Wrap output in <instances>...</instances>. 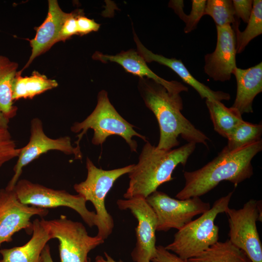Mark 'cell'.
Instances as JSON below:
<instances>
[{
	"label": "cell",
	"instance_id": "18",
	"mask_svg": "<svg viewBox=\"0 0 262 262\" xmlns=\"http://www.w3.org/2000/svg\"><path fill=\"white\" fill-rule=\"evenodd\" d=\"M236 78V98L232 107L242 115L253 112L254 98L262 92V63L246 69L236 67L232 72Z\"/></svg>",
	"mask_w": 262,
	"mask_h": 262
},
{
	"label": "cell",
	"instance_id": "29",
	"mask_svg": "<svg viewBox=\"0 0 262 262\" xmlns=\"http://www.w3.org/2000/svg\"><path fill=\"white\" fill-rule=\"evenodd\" d=\"M82 11L81 10H77L68 14L62 26L58 42L65 41L72 35L78 34L77 17Z\"/></svg>",
	"mask_w": 262,
	"mask_h": 262
},
{
	"label": "cell",
	"instance_id": "16",
	"mask_svg": "<svg viewBox=\"0 0 262 262\" xmlns=\"http://www.w3.org/2000/svg\"><path fill=\"white\" fill-rule=\"evenodd\" d=\"M134 40L136 44L137 51L143 57L146 62H156L169 67L184 82L195 89L202 98L213 99L220 101L230 99V96L229 93L220 91H213L195 78L181 60L176 58H168L163 55L154 53L142 44L135 33H134Z\"/></svg>",
	"mask_w": 262,
	"mask_h": 262
},
{
	"label": "cell",
	"instance_id": "8",
	"mask_svg": "<svg viewBox=\"0 0 262 262\" xmlns=\"http://www.w3.org/2000/svg\"><path fill=\"white\" fill-rule=\"evenodd\" d=\"M23 204L48 209L66 207L73 209L90 228L96 226V215L86 207V201L81 195H72L64 190H55L25 179L18 180L14 189Z\"/></svg>",
	"mask_w": 262,
	"mask_h": 262
},
{
	"label": "cell",
	"instance_id": "3",
	"mask_svg": "<svg viewBox=\"0 0 262 262\" xmlns=\"http://www.w3.org/2000/svg\"><path fill=\"white\" fill-rule=\"evenodd\" d=\"M196 144L187 143L174 149H159L147 141L143 147L137 164L128 173L129 186L125 199L146 198L164 183L173 179L172 174L180 164L184 166L194 151Z\"/></svg>",
	"mask_w": 262,
	"mask_h": 262
},
{
	"label": "cell",
	"instance_id": "10",
	"mask_svg": "<svg viewBox=\"0 0 262 262\" xmlns=\"http://www.w3.org/2000/svg\"><path fill=\"white\" fill-rule=\"evenodd\" d=\"M146 199L156 214V231H167L172 229L179 230L191 222L194 217L203 213L211 207L209 202L203 201L199 197L181 200L157 190Z\"/></svg>",
	"mask_w": 262,
	"mask_h": 262
},
{
	"label": "cell",
	"instance_id": "4",
	"mask_svg": "<svg viewBox=\"0 0 262 262\" xmlns=\"http://www.w3.org/2000/svg\"><path fill=\"white\" fill-rule=\"evenodd\" d=\"M233 192L216 200L211 208L192 220L175 234L165 248L184 260L194 257L218 241L219 228L214 222L217 215L226 213Z\"/></svg>",
	"mask_w": 262,
	"mask_h": 262
},
{
	"label": "cell",
	"instance_id": "24",
	"mask_svg": "<svg viewBox=\"0 0 262 262\" xmlns=\"http://www.w3.org/2000/svg\"><path fill=\"white\" fill-rule=\"evenodd\" d=\"M245 30L239 29V22L233 25L236 39L237 53H242L246 46L254 38L262 33V0H253V9L251 16Z\"/></svg>",
	"mask_w": 262,
	"mask_h": 262
},
{
	"label": "cell",
	"instance_id": "11",
	"mask_svg": "<svg viewBox=\"0 0 262 262\" xmlns=\"http://www.w3.org/2000/svg\"><path fill=\"white\" fill-rule=\"evenodd\" d=\"M30 133L29 142L20 148L13 169L14 174L5 187L7 190H14L25 166L49 151L58 150L67 155H74L75 159H82L80 148L72 145L70 137L66 136L56 139L48 137L44 131L41 120L38 118L31 120Z\"/></svg>",
	"mask_w": 262,
	"mask_h": 262
},
{
	"label": "cell",
	"instance_id": "2",
	"mask_svg": "<svg viewBox=\"0 0 262 262\" xmlns=\"http://www.w3.org/2000/svg\"><path fill=\"white\" fill-rule=\"evenodd\" d=\"M262 149V141L229 151L225 147L217 157L200 169L185 171V184L176 197L183 200L203 196L222 181L235 185L253 174L251 161Z\"/></svg>",
	"mask_w": 262,
	"mask_h": 262
},
{
	"label": "cell",
	"instance_id": "35",
	"mask_svg": "<svg viewBox=\"0 0 262 262\" xmlns=\"http://www.w3.org/2000/svg\"><path fill=\"white\" fill-rule=\"evenodd\" d=\"M104 258L101 255H98L95 258V262H122L121 261H116L110 256L107 252H104Z\"/></svg>",
	"mask_w": 262,
	"mask_h": 262
},
{
	"label": "cell",
	"instance_id": "17",
	"mask_svg": "<svg viewBox=\"0 0 262 262\" xmlns=\"http://www.w3.org/2000/svg\"><path fill=\"white\" fill-rule=\"evenodd\" d=\"M48 3L47 16L37 28L34 38L30 41L32 53L23 70L27 68L36 57L48 50L58 42L62 26L68 13L62 11L56 0H49Z\"/></svg>",
	"mask_w": 262,
	"mask_h": 262
},
{
	"label": "cell",
	"instance_id": "15",
	"mask_svg": "<svg viewBox=\"0 0 262 262\" xmlns=\"http://www.w3.org/2000/svg\"><path fill=\"white\" fill-rule=\"evenodd\" d=\"M92 58L103 63L112 62L120 65L127 72L142 78L152 80L164 86L169 93L180 94L182 92H187L188 89L180 82L168 81L158 76L147 66L143 57L137 51L131 49L121 51L115 55L104 54L96 52Z\"/></svg>",
	"mask_w": 262,
	"mask_h": 262
},
{
	"label": "cell",
	"instance_id": "23",
	"mask_svg": "<svg viewBox=\"0 0 262 262\" xmlns=\"http://www.w3.org/2000/svg\"><path fill=\"white\" fill-rule=\"evenodd\" d=\"M188 262H252L246 254L228 239L217 242Z\"/></svg>",
	"mask_w": 262,
	"mask_h": 262
},
{
	"label": "cell",
	"instance_id": "37",
	"mask_svg": "<svg viewBox=\"0 0 262 262\" xmlns=\"http://www.w3.org/2000/svg\"><path fill=\"white\" fill-rule=\"evenodd\" d=\"M87 262H91V260L90 258H88Z\"/></svg>",
	"mask_w": 262,
	"mask_h": 262
},
{
	"label": "cell",
	"instance_id": "33",
	"mask_svg": "<svg viewBox=\"0 0 262 262\" xmlns=\"http://www.w3.org/2000/svg\"><path fill=\"white\" fill-rule=\"evenodd\" d=\"M169 6L173 8L179 17L186 22L187 15L183 11V0H171L169 3Z\"/></svg>",
	"mask_w": 262,
	"mask_h": 262
},
{
	"label": "cell",
	"instance_id": "34",
	"mask_svg": "<svg viewBox=\"0 0 262 262\" xmlns=\"http://www.w3.org/2000/svg\"><path fill=\"white\" fill-rule=\"evenodd\" d=\"M41 262H54L51 256L50 247L48 244L42 252Z\"/></svg>",
	"mask_w": 262,
	"mask_h": 262
},
{
	"label": "cell",
	"instance_id": "32",
	"mask_svg": "<svg viewBox=\"0 0 262 262\" xmlns=\"http://www.w3.org/2000/svg\"><path fill=\"white\" fill-rule=\"evenodd\" d=\"M152 262H188L166 250L162 246H156V254Z\"/></svg>",
	"mask_w": 262,
	"mask_h": 262
},
{
	"label": "cell",
	"instance_id": "28",
	"mask_svg": "<svg viewBox=\"0 0 262 262\" xmlns=\"http://www.w3.org/2000/svg\"><path fill=\"white\" fill-rule=\"evenodd\" d=\"M206 1L205 0H192V10L190 14L187 15L184 28L185 33H188L196 29L199 20L205 15Z\"/></svg>",
	"mask_w": 262,
	"mask_h": 262
},
{
	"label": "cell",
	"instance_id": "25",
	"mask_svg": "<svg viewBox=\"0 0 262 262\" xmlns=\"http://www.w3.org/2000/svg\"><path fill=\"white\" fill-rule=\"evenodd\" d=\"M262 125L245 121L240 123L228 137L225 147L229 151H234L262 140Z\"/></svg>",
	"mask_w": 262,
	"mask_h": 262
},
{
	"label": "cell",
	"instance_id": "19",
	"mask_svg": "<svg viewBox=\"0 0 262 262\" xmlns=\"http://www.w3.org/2000/svg\"><path fill=\"white\" fill-rule=\"evenodd\" d=\"M32 233L31 239L22 246L0 249V262H41L42 252L52 238L38 218L33 222Z\"/></svg>",
	"mask_w": 262,
	"mask_h": 262
},
{
	"label": "cell",
	"instance_id": "12",
	"mask_svg": "<svg viewBox=\"0 0 262 262\" xmlns=\"http://www.w3.org/2000/svg\"><path fill=\"white\" fill-rule=\"evenodd\" d=\"M116 204L121 210H129L137 219L136 242L131 257L134 262H150L156 254L157 217L146 198L134 197L120 199Z\"/></svg>",
	"mask_w": 262,
	"mask_h": 262
},
{
	"label": "cell",
	"instance_id": "14",
	"mask_svg": "<svg viewBox=\"0 0 262 262\" xmlns=\"http://www.w3.org/2000/svg\"><path fill=\"white\" fill-rule=\"evenodd\" d=\"M217 41L215 50L204 57L205 73L214 81H229L236 64L235 34L231 25L216 26Z\"/></svg>",
	"mask_w": 262,
	"mask_h": 262
},
{
	"label": "cell",
	"instance_id": "30",
	"mask_svg": "<svg viewBox=\"0 0 262 262\" xmlns=\"http://www.w3.org/2000/svg\"><path fill=\"white\" fill-rule=\"evenodd\" d=\"M232 2L236 17L247 23L252 12L253 0H233Z\"/></svg>",
	"mask_w": 262,
	"mask_h": 262
},
{
	"label": "cell",
	"instance_id": "31",
	"mask_svg": "<svg viewBox=\"0 0 262 262\" xmlns=\"http://www.w3.org/2000/svg\"><path fill=\"white\" fill-rule=\"evenodd\" d=\"M77 26L78 34L82 36L98 31L100 25L94 20L83 16L82 11L77 17Z\"/></svg>",
	"mask_w": 262,
	"mask_h": 262
},
{
	"label": "cell",
	"instance_id": "22",
	"mask_svg": "<svg viewBox=\"0 0 262 262\" xmlns=\"http://www.w3.org/2000/svg\"><path fill=\"white\" fill-rule=\"evenodd\" d=\"M18 64L0 55V110L9 119L16 114L17 108L13 105V83Z\"/></svg>",
	"mask_w": 262,
	"mask_h": 262
},
{
	"label": "cell",
	"instance_id": "27",
	"mask_svg": "<svg viewBox=\"0 0 262 262\" xmlns=\"http://www.w3.org/2000/svg\"><path fill=\"white\" fill-rule=\"evenodd\" d=\"M20 151L8 129L0 128V169L6 163L17 157Z\"/></svg>",
	"mask_w": 262,
	"mask_h": 262
},
{
	"label": "cell",
	"instance_id": "20",
	"mask_svg": "<svg viewBox=\"0 0 262 262\" xmlns=\"http://www.w3.org/2000/svg\"><path fill=\"white\" fill-rule=\"evenodd\" d=\"M21 71L17 72L12 87L13 100L20 98H33L47 90L58 86L54 80L48 79L36 71L29 77H22Z\"/></svg>",
	"mask_w": 262,
	"mask_h": 262
},
{
	"label": "cell",
	"instance_id": "1",
	"mask_svg": "<svg viewBox=\"0 0 262 262\" xmlns=\"http://www.w3.org/2000/svg\"><path fill=\"white\" fill-rule=\"evenodd\" d=\"M139 87L146 106L153 112L159 124L157 148L172 149L179 145V136L188 143L207 147L209 138L181 113L183 102L180 94L169 93L161 84L145 78H140Z\"/></svg>",
	"mask_w": 262,
	"mask_h": 262
},
{
	"label": "cell",
	"instance_id": "21",
	"mask_svg": "<svg viewBox=\"0 0 262 262\" xmlns=\"http://www.w3.org/2000/svg\"><path fill=\"white\" fill-rule=\"evenodd\" d=\"M206 104L214 131L226 138L244 121L242 115L237 109L227 107L221 101L206 99Z\"/></svg>",
	"mask_w": 262,
	"mask_h": 262
},
{
	"label": "cell",
	"instance_id": "6",
	"mask_svg": "<svg viewBox=\"0 0 262 262\" xmlns=\"http://www.w3.org/2000/svg\"><path fill=\"white\" fill-rule=\"evenodd\" d=\"M134 164L112 170H103L96 167L92 161L87 157L86 167L87 171L86 179L74 185L78 194L87 201L91 202L96 210V223L98 228L97 236L104 240L112 233L114 222L112 216L105 207L106 196L112 188L115 182L121 176L129 173Z\"/></svg>",
	"mask_w": 262,
	"mask_h": 262
},
{
	"label": "cell",
	"instance_id": "9",
	"mask_svg": "<svg viewBox=\"0 0 262 262\" xmlns=\"http://www.w3.org/2000/svg\"><path fill=\"white\" fill-rule=\"evenodd\" d=\"M260 201L251 199L242 208H229V240L244 251L252 262H262V245L256 223L262 221Z\"/></svg>",
	"mask_w": 262,
	"mask_h": 262
},
{
	"label": "cell",
	"instance_id": "36",
	"mask_svg": "<svg viewBox=\"0 0 262 262\" xmlns=\"http://www.w3.org/2000/svg\"><path fill=\"white\" fill-rule=\"evenodd\" d=\"M9 119L0 110V128L8 129Z\"/></svg>",
	"mask_w": 262,
	"mask_h": 262
},
{
	"label": "cell",
	"instance_id": "26",
	"mask_svg": "<svg viewBox=\"0 0 262 262\" xmlns=\"http://www.w3.org/2000/svg\"><path fill=\"white\" fill-rule=\"evenodd\" d=\"M204 15L212 17L216 26L234 25L239 21L235 15L231 0H208Z\"/></svg>",
	"mask_w": 262,
	"mask_h": 262
},
{
	"label": "cell",
	"instance_id": "13",
	"mask_svg": "<svg viewBox=\"0 0 262 262\" xmlns=\"http://www.w3.org/2000/svg\"><path fill=\"white\" fill-rule=\"evenodd\" d=\"M49 213L47 209L22 203L14 190L0 189V246L12 241L14 234L24 229L29 234L33 232L31 218Z\"/></svg>",
	"mask_w": 262,
	"mask_h": 262
},
{
	"label": "cell",
	"instance_id": "7",
	"mask_svg": "<svg viewBox=\"0 0 262 262\" xmlns=\"http://www.w3.org/2000/svg\"><path fill=\"white\" fill-rule=\"evenodd\" d=\"M41 220L52 239L58 240L60 262H87L90 251L104 242L97 235H89L81 222L68 219L65 215L57 219Z\"/></svg>",
	"mask_w": 262,
	"mask_h": 262
},
{
	"label": "cell",
	"instance_id": "5",
	"mask_svg": "<svg viewBox=\"0 0 262 262\" xmlns=\"http://www.w3.org/2000/svg\"><path fill=\"white\" fill-rule=\"evenodd\" d=\"M134 127L118 114L110 102L107 92L101 90L98 94L97 104L92 113L83 121L74 123L71 131L75 133L80 132L75 142L79 148L83 136L89 129H92L94 132L92 139L93 145L101 146L109 136L118 135L125 139L131 151L136 152L137 144L132 137H139L145 142L147 140L145 136L137 132Z\"/></svg>",
	"mask_w": 262,
	"mask_h": 262
}]
</instances>
